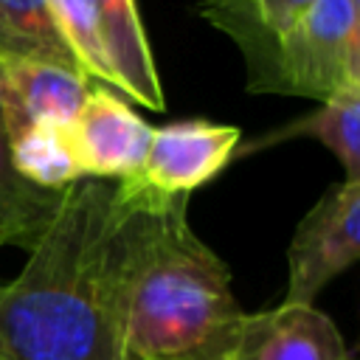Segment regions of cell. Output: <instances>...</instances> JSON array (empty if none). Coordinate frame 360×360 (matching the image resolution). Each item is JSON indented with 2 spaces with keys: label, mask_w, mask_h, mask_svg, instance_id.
Instances as JSON below:
<instances>
[{
  "label": "cell",
  "mask_w": 360,
  "mask_h": 360,
  "mask_svg": "<svg viewBox=\"0 0 360 360\" xmlns=\"http://www.w3.org/2000/svg\"><path fill=\"white\" fill-rule=\"evenodd\" d=\"M127 208L115 180L84 177L59 194L22 270L0 284V360H121L118 262Z\"/></svg>",
  "instance_id": "cell-1"
},
{
  "label": "cell",
  "mask_w": 360,
  "mask_h": 360,
  "mask_svg": "<svg viewBox=\"0 0 360 360\" xmlns=\"http://www.w3.org/2000/svg\"><path fill=\"white\" fill-rule=\"evenodd\" d=\"M118 262L121 360H231L242 326L228 264L191 231L186 200L135 177Z\"/></svg>",
  "instance_id": "cell-2"
},
{
  "label": "cell",
  "mask_w": 360,
  "mask_h": 360,
  "mask_svg": "<svg viewBox=\"0 0 360 360\" xmlns=\"http://www.w3.org/2000/svg\"><path fill=\"white\" fill-rule=\"evenodd\" d=\"M360 87V11L354 0H315L248 73L250 93L329 101Z\"/></svg>",
  "instance_id": "cell-3"
},
{
  "label": "cell",
  "mask_w": 360,
  "mask_h": 360,
  "mask_svg": "<svg viewBox=\"0 0 360 360\" xmlns=\"http://www.w3.org/2000/svg\"><path fill=\"white\" fill-rule=\"evenodd\" d=\"M354 262H360V183L343 180L307 211L290 239L284 301L312 304Z\"/></svg>",
  "instance_id": "cell-4"
},
{
  "label": "cell",
  "mask_w": 360,
  "mask_h": 360,
  "mask_svg": "<svg viewBox=\"0 0 360 360\" xmlns=\"http://www.w3.org/2000/svg\"><path fill=\"white\" fill-rule=\"evenodd\" d=\"M239 138L236 127L202 118L158 127L152 129L143 166L132 177L160 197H188L222 172Z\"/></svg>",
  "instance_id": "cell-5"
},
{
  "label": "cell",
  "mask_w": 360,
  "mask_h": 360,
  "mask_svg": "<svg viewBox=\"0 0 360 360\" xmlns=\"http://www.w3.org/2000/svg\"><path fill=\"white\" fill-rule=\"evenodd\" d=\"M84 177L127 180L141 172L152 127L110 87H90L76 121L68 129Z\"/></svg>",
  "instance_id": "cell-6"
},
{
  "label": "cell",
  "mask_w": 360,
  "mask_h": 360,
  "mask_svg": "<svg viewBox=\"0 0 360 360\" xmlns=\"http://www.w3.org/2000/svg\"><path fill=\"white\" fill-rule=\"evenodd\" d=\"M231 360H352L335 321L315 304L245 312Z\"/></svg>",
  "instance_id": "cell-7"
},
{
  "label": "cell",
  "mask_w": 360,
  "mask_h": 360,
  "mask_svg": "<svg viewBox=\"0 0 360 360\" xmlns=\"http://www.w3.org/2000/svg\"><path fill=\"white\" fill-rule=\"evenodd\" d=\"M0 65L8 141L25 127L70 129L90 93L82 70L22 56H0Z\"/></svg>",
  "instance_id": "cell-8"
},
{
  "label": "cell",
  "mask_w": 360,
  "mask_h": 360,
  "mask_svg": "<svg viewBox=\"0 0 360 360\" xmlns=\"http://www.w3.org/2000/svg\"><path fill=\"white\" fill-rule=\"evenodd\" d=\"M104 45L115 73V90L149 110H163V90L135 0H96Z\"/></svg>",
  "instance_id": "cell-9"
},
{
  "label": "cell",
  "mask_w": 360,
  "mask_h": 360,
  "mask_svg": "<svg viewBox=\"0 0 360 360\" xmlns=\"http://www.w3.org/2000/svg\"><path fill=\"white\" fill-rule=\"evenodd\" d=\"M312 3L315 0H205L200 14L239 45L250 73Z\"/></svg>",
  "instance_id": "cell-10"
},
{
  "label": "cell",
  "mask_w": 360,
  "mask_h": 360,
  "mask_svg": "<svg viewBox=\"0 0 360 360\" xmlns=\"http://www.w3.org/2000/svg\"><path fill=\"white\" fill-rule=\"evenodd\" d=\"M59 205V194H48L25 183L8 158V127L3 107V65H0V245L28 250Z\"/></svg>",
  "instance_id": "cell-11"
},
{
  "label": "cell",
  "mask_w": 360,
  "mask_h": 360,
  "mask_svg": "<svg viewBox=\"0 0 360 360\" xmlns=\"http://www.w3.org/2000/svg\"><path fill=\"white\" fill-rule=\"evenodd\" d=\"M11 169L39 191L62 194L73 183L84 180L73 155L68 129L59 127H25L8 141Z\"/></svg>",
  "instance_id": "cell-12"
},
{
  "label": "cell",
  "mask_w": 360,
  "mask_h": 360,
  "mask_svg": "<svg viewBox=\"0 0 360 360\" xmlns=\"http://www.w3.org/2000/svg\"><path fill=\"white\" fill-rule=\"evenodd\" d=\"M0 56L42 59L76 68L56 31L51 0H0Z\"/></svg>",
  "instance_id": "cell-13"
},
{
  "label": "cell",
  "mask_w": 360,
  "mask_h": 360,
  "mask_svg": "<svg viewBox=\"0 0 360 360\" xmlns=\"http://www.w3.org/2000/svg\"><path fill=\"white\" fill-rule=\"evenodd\" d=\"M290 132L318 138L343 163L346 180L360 183V87L332 96L318 112L292 124Z\"/></svg>",
  "instance_id": "cell-14"
},
{
  "label": "cell",
  "mask_w": 360,
  "mask_h": 360,
  "mask_svg": "<svg viewBox=\"0 0 360 360\" xmlns=\"http://www.w3.org/2000/svg\"><path fill=\"white\" fill-rule=\"evenodd\" d=\"M51 11L76 68L87 79H96L104 87H115V73L104 45L96 0H51Z\"/></svg>",
  "instance_id": "cell-15"
},
{
  "label": "cell",
  "mask_w": 360,
  "mask_h": 360,
  "mask_svg": "<svg viewBox=\"0 0 360 360\" xmlns=\"http://www.w3.org/2000/svg\"><path fill=\"white\" fill-rule=\"evenodd\" d=\"M354 6H357V11H360V0H354Z\"/></svg>",
  "instance_id": "cell-16"
}]
</instances>
